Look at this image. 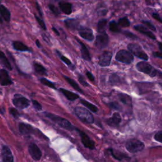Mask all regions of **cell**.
Returning <instances> with one entry per match:
<instances>
[{
	"instance_id": "6da1fadb",
	"label": "cell",
	"mask_w": 162,
	"mask_h": 162,
	"mask_svg": "<svg viewBox=\"0 0 162 162\" xmlns=\"http://www.w3.org/2000/svg\"><path fill=\"white\" fill-rule=\"evenodd\" d=\"M136 68L139 72L149 75L152 77L158 76L162 78V72L156 70L151 64L145 61L138 63L136 65Z\"/></svg>"
},
{
	"instance_id": "7a4b0ae2",
	"label": "cell",
	"mask_w": 162,
	"mask_h": 162,
	"mask_svg": "<svg viewBox=\"0 0 162 162\" xmlns=\"http://www.w3.org/2000/svg\"><path fill=\"white\" fill-rule=\"evenodd\" d=\"M44 115H45L46 117L48 118L49 119H50L51 120H52L53 122H54L55 123H56L57 125H58L60 127L62 128H64L67 129V130H69V131L76 130V128H75L72 125V123L65 118L48 112H44Z\"/></svg>"
},
{
	"instance_id": "3957f363",
	"label": "cell",
	"mask_w": 162,
	"mask_h": 162,
	"mask_svg": "<svg viewBox=\"0 0 162 162\" xmlns=\"http://www.w3.org/2000/svg\"><path fill=\"white\" fill-rule=\"evenodd\" d=\"M75 113L77 117L82 122L87 123H92L94 121L93 115L84 108L77 107L75 108Z\"/></svg>"
},
{
	"instance_id": "277c9868",
	"label": "cell",
	"mask_w": 162,
	"mask_h": 162,
	"mask_svg": "<svg viewBox=\"0 0 162 162\" xmlns=\"http://www.w3.org/2000/svg\"><path fill=\"white\" fill-rule=\"evenodd\" d=\"M125 147L128 151L131 153H136L143 151L145 145L142 141L136 139H133L127 142Z\"/></svg>"
},
{
	"instance_id": "5b68a950",
	"label": "cell",
	"mask_w": 162,
	"mask_h": 162,
	"mask_svg": "<svg viewBox=\"0 0 162 162\" xmlns=\"http://www.w3.org/2000/svg\"><path fill=\"white\" fill-rule=\"evenodd\" d=\"M128 49L133 55L138 58L143 60L144 61H148L149 57L148 55L144 52L141 46L136 43H130L128 44Z\"/></svg>"
},
{
	"instance_id": "8992f818",
	"label": "cell",
	"mask_w": 162,
	"mask_h": 162,
	"mask_svg": "<svg viewBox=\"0 0 162 162\" xmlns=\"http://www.w3.org/2000/svg\"><path fill=\"white\" fill-rule=\"evenodd\" d=\"M115 59L120 62L125 64H130L134 60L133 55L129 51L125 50H122L118 51L116 55Z\"/></svg>"
},
{
	"instance_id": "52a82bcc",
	"label": "cell",
	"mask_w": 162,
	"mask_h": 162,
	"mask_svg": "<svg viewBox=\"0 0 162 162\" xmlns=\"http://www.w3.org/2000/svg\"><path fill=\"white\" fill-rule=\"evenodd\" d=\"M12 102L15 107L20 110L26 108L30 105V101L20 94H15Z\"/></svg>"
},
{
	"instance_id": "ba28073f",
	"label": "cell",
	"mask_w": 162,
	"mask_h": 162,
	"mask_svg": "<svg viewBox=\"0 0 162 162\" xmlns=\"http://www.w3.org/2000/svg\"><path fill=\"white\" fill-rule=\"evenodd\" d=\"M29 153L32 158L35 161H39L42 156V152L39 148L35 143H31L28 148Z\"/></svg>"
},
{
	"instance_id": "9c48e42d",
	"label": "cell",
	"mask_w": 162,
	"mask_h": 162,
	"mask_svg": "<svg viewBox=\"0 0 162 162\" xmlns=\"http://www.w3.org/2000/svg\"><path fill=\"white\" fill-rule=\"evenodd\" d=\"M109 43V38L108 34L106 33L100 34L96 36L95 44L96 47L100 49H103L106 48Z\"/></svg>"
},
{
	"instance_id": "30bf717a",
	"label": "cell",
	"mask_w": 162,
	"mask_h": 162,
	"mask_svg": "<svg viewBox=\"0 0 162 162\" xmlns=\"http://www.w3.org/2000/svg\"><path fill=\"white\" fill-rule=\"evenodd\" d=\"M76 131H78L80 136H81V138L82 143L86 148H89L90 149H93L95 148L94 142L93 141H92L86 133L79 130V129L77 128H76Z\"/></svg>"
},
{
	"instance_id": "8fae6325",
	"label": "cell",
	"mask_w": 162,
	"mask_h": 162,
	"mask_svg": "<svg viewBox=\"0 0 162 162\" xmlns=\"http://www.w3.org/2000/svg\"><path fill=\"white\" fill-rule=\"evenodd\" d=\"M112 53L109 51H104L100 57L98 64L101 67H108L112 58Z\"/></svg>"
},
{
	"instance_id": "7c38bea8",
	"label": "cell",
	"mask_w": 162,
	"mask_h": 162,
	"mask_svg": "<svg viewBox=\"0 0 162 162\" xmlns=\"http://www.w3.org/2000/svg\"><path fill=\"white\" fill-rule=\"evenodd\" d=\"M79 34L83 39L89 41H92L94 39L92 30L88 27H81L79 29Z\"/></svg>"
},
{
	"instance_id": "4fadbf2b",
	"label": "cell",
	"mask_w": 162,
	"mask_h": 162,
	"mask_svg": "<svg viewBox=\"0 0 162 162\" xmlns=\"http://www.w3.org/2000/svg\"><path fill=\"white\" fill-rule=\"evenodd\" d=\"M2 158L3 162H14L12 153L7 146H3L2 148Z\"/></svg>"
},
{
	"instance_id": "5bb4252c",
	"label": "cell",
	"mask_w": 162,
	"mask_h": 162,
	"mask_svg": "<svg viewBox=\"0 0 162 162\" xmlns=\"http://www.w3.org/2000/svg\"><path fill=\"white\" fill-rule=\"evenodd\" d=\"M35 129L33 128V127L31 126L30 125L24 123H20L19 124V131L22 135H30V134H34Z\"/></svg>"
},
{
	"instance_id": "9a60e30c",
	"label": "cell",
	"mask_w": 162,
	"mask_h": 162,
	"mask_svg": "<svg viewBox=\"0 0 162 162\" xmlns=\"http://www.w3.org/2000/svg\"><path fill=\"white\" fill-rule=\"evenodd\" d=\"M0 82H1L2 86H5L13 84L8 72L5 69H2L0 71Z\"/></svg>"
},
{
	"instance_id": "2e32d148",
	"label": "cell",
	"mask_w": 162,
	"mask_h": 162,
	"mask_svg": "<svg viewBox=\"0 0 162 162\" xmlns=\"http://www.w3.org/2000/svg\"><path fill=\"white\" fill-rule=\"evenodd\" d=\"M134 28L135 30L141 32V34L146 36L147 37L149 38L150 39H153V40L156 39V37L154 35V34L152 32H151L149 30H148L145 26H144L143 25H136L134 27Z\"/></svg>"
},
{
	"instance_id": "e0dca14e",
	"label": "cell",
	"mask_w": 162,
	"mask_h": 162,
	"mask_svg": "<svg viewBox=\"0 0 162 162\" xmlns=\"http://www.w3.org/2000/svg\"><path fill=\"white\" fill-rule=\"evenodd\" d=\"M121 120H122V118H121L120 115L118 113L115 112L113 114L111 118L106 120V122L110 127H118L119 125V124L121 122Z\"/></svg>"
},
{
	"instance_id": "ac0fdd59",
	"label": "cell",
	"mask_w": 162,
	"mask_h": 162,
	"mask_svg": "<svg viewBox=\"0 0 162 162\" xmlns=\"http://www.w3.org/2000/svg\"><path fill=\"white\" fill-rule=\"evenodd\" d=\"M77 42L79 43V44L81 45V56L82 58L88 61H90L91 60V54L87 49V48L86 47V46L82 43L81 42L80 40H79L78 39H77Z\"/></svg>"
},
{
	"instance_id": "d6986e66",
	"label": "cell",
	"mask_w": 162,
	"mask_h": 162,
	"mask_svg": "<svg viewBox=\"0 0 162 162\" xmlns=\"http://www.w3.org/2000/svg\"><path fill=\"white\" fill-rule=\"evenodd\" d=\"M60 91L66 97V98L69 100V101H71V102H73V101H75L77 99H78L79 98V96L73 92H71L69 90H67L65 89H63V88H61L60 89Z\"/></svg>"
},
{
	"instance_id": "ffe728a7",
	"label": "cell",
	"mask_w": 162,
	"mask_h": 162,
	"mask_svg": "<svg viewBox=\"0 0 162 162\" xmlns=\"http://www.w3.org/2000/svg\"><path fill=\"white\" fill-rule=\"evenodd\" d=\"M59 7L62 12L65 14L70 15L72 13V5L71 3L66 2H59Z\"/></svg>"
},
{
	"instance_id": "44dd1931",
	"label": "cell",
	"mask_w": 162,
	"mask_h": 162,
	"mask_svg": "<svg viewBox=\"0 0 162 162\" xmlns=\"http://www.w3.org/2000/svg\"><path fill=\"white\" fill-rule=\"evenodd\" d=\"M65 24L66 26L72 30H76V29H79L80 25L79 22L76 20L74 18H69L65 20Z\"/></svg>"
},
{
	"instance_id": "7402d4cb",
	"label": "cell",
	"mask_w": 162,
	"mask_h": 162,
	"mask_svg": "<svg viewBox=\"0 0 162 162\" xmlns=\"http://www.w3.org/2000/svg\"><path fill=\"white\" fill-rule=\"evenodd\" d=\"M0 12H1L2 17L6 22H10L11 19V13L8 9L3 5H0Z\"/></svg>"
},
{
	"instance_id": "603a6c76",
	"label": "cell",
	"mask_w": 162,
	"mask_h": 162,
	"mask_svg": "<svg viewBox=\"0 0 162 162\" xmlns=\"http://www.w3.org/2000/svg\"><path fill=\"white\" fill-rule=\"evenodd\" d=\"M13 47L15 50L19 51H31L30 49L27 46L18 41H15L13 42Z\"/></svg>"
},
{
	"instance_id": "cb8c5ba5",
	"label": "cell",
	"mask_w": 162,
	"mask_h": 162,
	"mask_svg": "<svg viewBox=\"0 0 162 162\" xmlns=\"http://www.w3.org/2000/svg\"><path fill=\"white\" fill-rule=\"evenodd\" d=\"M0 60H1V63L2 65L5 67L9 71L12 70V67L11 65V64L8 60V58L6 57L3 51H1V55H0Z\"/></svg>"
},
{
	"instance_id": "d4e9b609",
	"label": "cell",
	"mask_w": 162,
	"mask_h": 162,
	"mask_svg": "<svg viewBox=\"0 0 162 162\" xmlns=\"http://www.w3.org/2000/svg\"><path fill=\"white\" fill-rule=\"evenodd\" d=\"M56 52L58 56H59V58H60L65 63V64L67 65H68V67H69L71 70L74 71V70L76 69L75 65L71 62V61L69 58H67V57L63 56V55L61 53H60L58 50H56Z\"/></svg>"
},
{
	"instance_id": "484cf974",
	"label": "cell",
	"mask_w": 162,
	"mask_h": 162,
	"mask_svg": "<svg viewBox=\"0 0 162 162\" xmlns=\"http://www.w3.org/2000/svg\"><path fill=\"white\" fill-rule=\"evenodd\" d=\"M34 67L36 72L39 75H43V76H47V71L46 69L41 65L40 63H38L37 62H34Z\"/></svg>"
},
{
	"instance_id": "4316f807",
	"label": "cell",
	"mask_w": 162,
	"mask_h": 162,
	"mask_svg": "<svg viewBox=\"0 0 162 162\" xmlns=\"http://www.w3.org/2000/svg\"><path fill=\"white\" fill-rule=\"evenodd\" d=\"M118 98L122 103L131 107L132 99L128 95H127L125 94H119Z\"/></svg>"
},
{
	"instance_id": "83f0119b",
	"label": "cell",
	"mask_w": 162,
	"mask_h": 162,
	"mask_svg": "<svg viewBox=\"0 0 162 162\" xmlns=\"http://www.w3.org/2000/svg\"><path fill=\"white\" fill-rule=\"evenodd\" d=\"M107 19H102L98 23V32L99 34L105 33V30L107 25Z\"/></svg>"
},
{
	"instance_id": "f1b7e54d",
	"label": "cell",
	"mask_w": 162,
	"mask_h": 162,
	"mask_svg": "<svg viewBox=\"0 0 162 162\" xmlns=\"http://www.w3.org/2000/svg\"><path fill=\"white\" fill-rule=\"evenodd\" d=\"M63 77H64L65 79V80L68 82V83H69V84H71V86H72L74 89H76V91H79V92L83 94L82 90L81 89V87H79V86L78 85V84H77L74 79H71V78H70V77H67V76H63Z\"/></svg>"
},
{
	"instance_id": "f546056e",
	"label": "cell",
	"mask_w": 162,
	"mask_h": 162,
	"mask_svg": "<svg viewBox=\"0 0 162 162\" xmlns=\"http://www.w3.org/2000/svg\"><path fill=\"white\" fill-rule=\"evenodd\" d=\"M81 103L85 107H86L88 109H89L91 112H94V113H97L98 111V108H97V107H96L95 105H94L93 104L89 103V102L85 100H81Z\"/></svg>"
},
{
	"instance_id": "4dcf8cb0",
	"label": "cell",
	"mask_w": 162,
	"mask_h": 162,
	"mask_svg": "<svg viewBox=\"0 0 162 162\" xmlns=\"http://www.w3.org/2000/svg\"><path fill=\"white\" fill-rule=\"evenodd\" d=\"M109 29L110 30L113 32H121V29L115 21H112L109 24Z\"/></svg>"
},
{
	"instance_id": "1f68e13d",
	"label": "cell",
	"mask_w": 162,
	"mask_h": 162,
	"mask_svg": "<svg viewBox=\"0 0 162 162\" xmlns=\"http://www.w3.org/2000/svg\"><path fill=\"white\" fill-rule=\"evenodd\" d=\"M119 26L122 27H127L130 25L131 23L130 21L128 20V18L125 17L123 18H121L118 20V22Z\"/></svg>"
},
{
	"instance_id": "d6a6232c",
	"label": "cell",
	"mask_w": 162,
	"mask_h": 162,
	"mask_svg": "<svg viewBox=\"0 0 162 162\" xmlns=\"http://www.w3.org/2000/svg\"><path fill=\"white\" fill-rule=\"evenodd\" d=\"M40 82L44 86H46L51 89H56V87H55V85L54 84V83H53L52 82L50 81L49 80H48L46 78H41L40 79Z\"/></svg>"
},
{
	"instance_id": "836d02e7",
	"label": "cell",
	"mask_w": 162,
	"mask_h": 162,
	"mask_svg": "<svg viewBox=\"0 0 162 162\" xmlns=\"http://www.w3.org/2000/svg\"><path fill=\"white\" fill-rule=\"evenodd\" d=\"M109 81L112 84H118L119 82H121L119 76L116 74H113L110 77Z\"/></svg>"
},
{
	"instance_id": "e575fe53",
	"label": "cell",
	"mask_w": 162,
	"mask_h": 162,
	"mask_svg": "<svg viewBox=\"0 0 162 162\" xmlns=\"http://www.w3.org/2000/svg\"><path fill=\"white\" fill-rule=\"evenodd\" d=\"M110 151L112 155L113 156V158H115V159H117L118 160H121V159L122 160L123 159L127 158V156H125L123 154H120V153H116L115 154L114 153V151H113V149H110Z\"/></svg>"
},
{
	"instance_id": "d590c367",
	"label": "cell",
	"mask_w": 162,
	"mask_h": 162,
	"mask_svg": "<svg viewBox=\"0 0 162 162\" xmlns=\"http://www.w3.org/2000/svg\"><path fill=\"white\" fill-rule=\"evenodd\" d=\"M35 18H36L37 22H38V24H39V25L41 26V27L43 30H46L47 29V28H46V24H45L44 20L42 19V18L38 17V15H35Z\"/></svg>"
},
{
	"instance_id": "8d00e7d4",
	"label": "cell",
	"mask_w": 162,
	"mask_h": 162,
	"mask_svg": "<svg viewBox=\"0 0 162 162\" xmlns=\"http://www.w3.org/2000/svg\"><path fill=\"white\" fill-rule=\"evenodd\" d=\"M141 22H142V23H143V24H144L145 25H146L150 30H153V31H154V32L156 31V27H154V25L151 22L148 21V20H142Z\"/></svg>"
},
{
	"instance_id": "74e56055",
	"label": "cell",
	"mask_w": 162,
	"mask_h": 162,
	"mask_svg": "<svg viewBox=\"0 0 162 162\" xmlns=\"http://www.w3.org/2000/svg\"><path fill=\"white\" fill-rule=\"evenodd\" d=\"M48 7H49L50 10L52 12V13H53V14H55V15H60V10H59L57 8V7H56L54 5H53V4H49Z\"/></svg>"
},
{
	"instance_id": "f35d334b",
	"label": "cell",
	"mask_w": 162,
	"mask_h": 162,
	"mask_svg": "<svg viewBox=\"0 0 162 162\" xmlns=\"http://www.w3.org/2000/svg\"><path fill=\"white\" fill-rule=\"evenodd\" d=\"M108 105L112 109H113V110H121L120 106L117 102H111V103H108Z\"/></svg>"
},
{
	"instance_id": "ab89813d",
	"label": "cell",
	"mask_w": 162,
	"mask_h": 162,
	"mask_svg": "<svg viewBox=\"0 0 162 162\" xmlns=\"http://www.w3.org/2000/svg\"><path fill=\"white\" fill-rule=\"evenodd\" d=\"M32 105H33L34 108L37 110V111H41L42 110V106L41 105V104L36 100H32Z\"/></svg>"
},
{
	"instance_id": "60d3db41",
	"label": "cell",
	"mask_w": 162,
	"mask_h": 162,
	"mask_svg": "<svg viewBox=\"0 0 162 162\" xmlns=\"http://www.w3.org/2000/svg\"><path fill=\"white\" fill-rule=\"evenodd\" d=\"M154 139L157 142L162 143V131H159L156 133L154 136Z\"/></svg>"
},
{
	"instance_id": "b9f144b4",
	"label": "cell",
	"mask_w": 162,
	"mask_h": 162,
	"mask_svg": "<svg viewBox=\"0 0 162 162\" xmlns=\"http://www.w3.org/2000/svg\"><path fill=\"white\" fill-rule=\"evenodd\" d=\"M10 113L15 118H18L19 116H20V113L18 112V110H16L15 108H10Z\"/></svg>"
},
{
	"instance_id": "7bdbcfd3",
	"label": "cell",
	"mask_w": 162,
	"mask_h": 162,
	"mask_svg": "<svg viewBox=\"0 0 162 162\" xmlns=\"http://www.w3.org/2000/svg\"><path fill=\"white\" fill-rule=\"evenodd\" d=\"M123 34L128 38H131V39H137L138 37L133 33H132V32H129V31H125L123 32Z\"/></svg>"
},
{
	"instance_id": "ee69618b",
	"label": "cell",
	"mask_w": 162,
	"mask_h": 162,
	"mask_svg": "<svg viewBox=\"0 0 162 162\" xmlns=\"http://www.w3.org/2000/svg\"><path fill=\"white\" fill-rule=\"evenodd\" d=\"M79 81L83 86H89V84L86 81L85 79L81 75H79Z\"/></svg>"
},
{
	"instance_id": "f6af8a7d",
	"label": "cell",
	"mask_w": 162,
	"mask_h": 162,
	"mask_svg": "<svg viewBox=\"0 0 162 162\" xmlns=\"http://www.w3.org/2000/svg\"><path fill=\"white\" fill-rule=\"evenodd\" d=\"M152 16L154 18H155L156 20H158L161 24H162V17L159 14H158L157 13H153Z\"/></svg>"
},
{
	"instance_id": "bcb514c9",
	"label": "cell",
	"mask_w": 162,
	"mask_h": 162,
	"mask_svg": "<svg viewBox=\"0 0 162 162\" xmlns=\"http://www.w3.org/2000/svg\"><path fill=\"white\" fill-rule=\"evenodd\" d=\"M86 76L87 77V78H88L91 81H92V82L94 81V77L93 75H92L90 72L86 71Z\"/></svg>"
},
{
	"instance_id": "7dc6e473",
	"label": "cell",
	"mask_w": 162,
	"mask_h": 162,
	"mask_svg": "<svg viewBox=\"0 0 162 162\" xmlns=\"http://www.w3.org/2000/svg\"><path fill=\"white\" fill-rule=\"evenodd\" d=\"M107 9H100L98 10V13L102 16H105L107 13Z\"/></svg>"
},
{
	"instance_id": "c3c4849f",
	"label": "cell",
	"mask_w": 162,
	"mask_h": 162,
	"mask_svg": "<svg viewBox=\"0 0 162 162\" xmlns=\"http://www.w3.org/2000/svg\"><path fill=\"white\" fill-rule=\"evenodd\" d=\"M153 55L154 57L156 58H159L162 59V53H159V52H153Z\"/></svg>"
},
{
	"instance_id": "681fc988",
	"label": "cell",
	"mask_w": 162,
	"mask_h": 162,
	"mask_svg": "<svg viewBox=\"0 0 162 162\" xmlns=\"http://www.w3.org/2000/svg\"><path fill=\"white\" fill-rule=\"evenodd\" d=\"M36 8H37V10H38V12L39 13V15H40V17L41 18H42L43 17V13H42V11H41V8H40V7H39V5H38V3L36 2Z\"/></svg>"
},
{
	"instance_id": "f907efd6",
	"label": "cell",
	"mask_w": 162,
	"mask_h": 162,
	"mask_svg": "<svg viewBox=\"0 0 162 162\" xmlns=\"http://www.w3.org/2000/svg\"><path fill=\"white\" fill-rule=\"evenodd\" d=\"M52 29H53V32H55V34H56V35L57 36H60V32L58 31V30L55 28V27H52Z\"/></svg>"
},
{
	"instance_id": "816d5d0a",
	"label": "cell",
	"mask_w": 162,
	"mask_h": 162,
	"mask_svg": "<svg viewBox=\"0 0 162 162\" xmlns=\"http://www.w3.org/2000/svg\"><path fill=\"white\" fill-rule=\"evenodd\" d=\"M36 44L37 45L38 48H40L41 47V43H40V42H39V41L38 39H37L36 41Z\"/></svg>"
},
{
	"instance_id": "f5cc1de1",
	"label": "cell",
	"mask_w": 162,
	"mask_h": 162,
	"mask_svg": "<svg viewBox=\"0 0 162 162\" xmlns=\"http://www.w3.org/2000/svg\"><path fill=\"white\" fill-rule=\"evenodd\" d=\"M158 44L159 49L160 50V51H161V53H162V43H161V42H158Z\"/></svg>"
}]
</instances>
